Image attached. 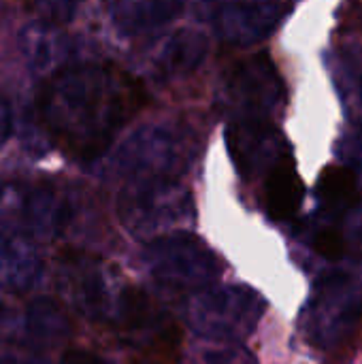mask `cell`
Instances as JSON below:
<instances>
[{
	"label": "cell",
	"mask_w": 362,
	"mask_h": 364,
	"mask_svg": "<svg viewBox=\"0 0 362 364\" xmlns=\"http://www.w3.org/2000/svg\"><path fill=\"white\" fill-rule=\"evenodd\" d=\"M339 156L348 168L354 173H362V128L352 130L339 141Z\"/></svg>",
	"instance_id": "21"
},
{
	"label": "cell",
	"mask_w": 362,
	"mask_h": 364,
	"mask_svg": "<svg viewBox=\"0 0 362 364\" xmlns=\"http://www.w3.org/2000/svg\"><path fill=\"white\" fill-rule=\"evenodd\" d=\"M226 145L243 177L267 173L286 154V141L269 119H235L226 130Z\"/></svg>",
	"instance_id": "10"
},
{
	"label": "cell",
	"mask_w": 362,
	"mask_h": 364,
	"mask_svg": "<svg viewBox=\"0 0 362 364\" xmlns=\"http://www.w3.org/2000/svg\"><path fill=\"white\" fill-rule=\"evenodd\" d=\"M117 218L128 235L147 243L188 230L196 220L194 196L179 177L126 179L117 196Z\"/></svg>",
	"instance_id": "2"
},
{
	"label": "cell",
	"mask_w": 362,
	"mask_h": 364,
	"mask_svg": "<svg viewBox=\"0 0 362 364\" xmlns=\"http://www.w3.org/2000/svg\"><path fill=\"white\" fill-rule=\"evenodd\" d=\"M70 335L68 309L49 296L30 299L19 305H0V339L4 343L45 350Z\"/></svg>",
	"instance_id": "8"
},
{
	"label": "cell",
	"mask_w": 362,
	"mask_h": 364,
	"mask_svg": "<svg viewBox=\"0 0 362 364\" xmlns=\"http://www.w3.org/2000/svg\"><path fill=\"white\" fill-rule=\"evenodd\" d=\"M145 105L139 79L115 64H66L36 98L38 122L68 156L90 162L107 154L117 132Z\"/></svg>",
	"instance_id": "1"
},
{
	"label": "cell",
	"mask_w": 362,
	"mask_h": 364,
	"mask_svg": "<svg viewBox=\"0 0 362 364\" xmlns=\"http://www.w3.org/2000/svg\"><path fill=\"white\" fill-rule=\"evenodd\" d=\"M318 196L329 209H346L356 198V173L344 166H326L318 181Z\"/></svg>",
	"instance_id": "17"
},
{
	"label": "cell",
	"mask_w": 362,
	"mask_h": 364,
	"mask_svg": "<svg viewBox=\"0 0 362 364\" xmlns=\"http://www.w3.org/2000/svg\"><path fill=\"white\" fill-rule=\"evenodd\" d=\"M19 51L34 73L53 75L68 64L73 43L62 26L36 19L21 28Z\"/></svg>",
	"instance_id": "14"
},
{
	"label": "cell",
	"mask_w": 362,
	"mask_h": 364,
	"mask_svg": "<svg viewBox=\"0 0 362 364\" xmlns=\"http://www.w3.org/2000/svg\"><path fill=\"white\" fill-rule=\"evenodd\" d=\"M143 262L158 284L181 292L205 290L222 273L220 258L209 250V245L188 230L147 241Z\"/></svg>",
	"instance_id": "4"
},
{
	"label": "cell",
	"mask_w": 362,
	"mask_h": 364,
	"mask_svg": "<svg viewBox=\"0 0 362 364\" xmlns=\"http://www.w3.org/2000/svg\"><path fill=\"white\" fill-rule=\"evenodd\" d=\"M314 250L329 262H337L346 256V239L339 230L335 228H324L316 235L314 239Z\"/></svg>",
	"instance_id": "19"
},
{
	"label": "cell",
	"mask_w": 362,
	"mask_h": 364,
	"mask_svg": "<svg viewBox=\"0 0 362 364\" xmlns=\"http://www.w3.org/2000/svg\"><path fill=\"white\" fill-rule=\"evenodd\" d=\"M13 130V117H11V109L9 102L0 96V147L6 143V139L11 136Z\"/></svg>",
	"instance_id": "23"
},
{
	"label": "cell",
	"mask_w": 362,
	"mask_h": 364,
	"mask_svg": "<svg viewBox=\"0 0 362 364\" xmlns=\"http://www.w3.org/2000/svg\"><path fill=\"white\" fill-rule=\"evenodd\" d=\"M282 17L284 6L277 0H224L209 13L215 34L233 47L265 41Z\"/></svg>",
	"instance_id": "9"
},
{
	"label": "cell",
	"mask_w": 362,
	"mask_h": 364,
	"mask_svg": "<svg viewBox=\"0 0 362 364\" xmlns=\"http://www.w3.org/2000/svg\"><path fill=\"white\" fill-rule=\"evenodd\" d=\"M198 151L196 136L173 122L137 128L113 154V171L124 179L179 177Z\"/></svg>",
	"instance_id": "3"
},
{
	"label": "cell",
	"mask_w": 362,
	"mask_h": 364,
	"mask_svg": "<svg viewBox=\"0 0 362 364\" xmlns=\"http://www.w3.org/2000/svg\"><path fill=\"white\" fill-rule=\"evenodd\" d=\"M209 41L203 32L181 28L162 38L149 53L147 70L158 81H175L194 73L207 58Z\"/></svg>",
	"instance_id": "13"
},
{
	"label": "cell",
	"mask_w": 362,
	"mask_h": 364,
	"mask_svg": "<svg viewBox=\"0 0 362 364\" xmlns=\"http://www.w3.org/2000/svg\"><path fill=\"white\" fill-rule=\"evenodd\" d=\"M73 220L70 198L53 186L30 188L19 203L21 230L34 241L58 239Z\"/></svg>",
	"instance_id": "11"
},
{
	"label": "cell",
	"mask_w": 362,
	"mask_h": 364,
	"mask_svg": "<svg viewBox=\"0 0 362 364\" xmlns=\"http://www.w3.org/2000/svg\"><path fill=\"white\" fill-rule=\"evenodd\" d=\"M85 0H30L32 11L38 19L55 26H64L75 19Z\"/></svg>",
	"instance_id": "18"
},
{
	"label": "cell",
	"mask_w": 362,
	"mask_h": 364,
	"mask_svg": "<svg viewBox=\"0 0 362 364\" xmlns=\"http://www.w3.org/2000/svg\"><path fill=\"white\" fill-rule=\"evenodd\" d=\"M0 364H51L43 350H32L15 343H0Z\"/></svg>",
	"instance_id": "20"
},
{
	"label": "cell",
	"mask_w": 362,
	"mask_h": 364,
	"mask_svg": "<svg viewBox=\"0 0 362 364\" xmlns=\"http://www.w3.org/2000/svg\"><path fill=\"white\" fill-rule=\"evenodd\" d=\"M0 196H2V186H0Z\"/></svg>",
	"instance_id": "24"
},
{
	"label": "cell",
	"mask_w": 362,
	"mask_h": 364,
	"mask_svg": "<svg viewBox=\"0 0 362 364\" xmlns=\"http://www.w3.org/2000/svg\"><path fill=\"white\" fill-rule=\"evenodd\" d=\"M258 318V296L247 288H205L194 292L186 307L188 326L213 341L239 339Z\"/></svg>",
	"instance_id": "6"
},
{
	"label": "cell",
	"mask_w": 362,
	"mask_h": 364,
	"mask_svg": "<svg viewBox=\"0 0 362 364\" xmlns=\"http://www.w3.org/2000/svg\"><path fill=\"white\" fill-rule=\"evenodd\" d=\"M58 364H111L105 356L92 352V350H83V348H75V350H66Z\"/></svg>",
	"instance_id": "22"
},
{
	"label": "cell",
	"mask_w": 362,
	"mask_h": 364,
	"mask_svg": "<svg viewBox=\"0 0 362 364\" xmlns=\"http://www.w3.org/2000/svg\"><path fill=\"white\" fill-rule=\"evenodd\" d=\"M43 277L36 241L21 228H0V288L13 294L30 292Z\"/></svg>",
	"instance_id": "12"
},
{
	"label": "cell",
	"mask_w": 362,
	"mask_h": 364,
	"mask_svg": "<svg viewBox=\"0 0 362 364\" xmlns=\"http://www.w3.org/2000/svg\"><path fill=\"white\" fill-rule=\"evenodd\" d=\"M284 81L267 53L233 64L218 90L220 107L235 119H271L284 102Z\"/></svg>",
	"instance_id": "5"
},
{
	"label": "cell",
	"mask_w": 362,
	"mask_h": 364,
	"mask_svg": "<svg viewBox=\"0 0 362 364\" xmlns=\"http://www.w3.org/2000/svg\"><path fill=\"white\" fill-rule=\"evenodd\" d=\"M303 179L297 171L294 158L284 154L265 179V205L275 222H286L297 215L303 203Z\"/></svg>",
	"instance_id": "16"
},
{
	"label": "cell",
	"mask_w": 362,
	"mask_h": 364,
	"mask_svg": "<svg viewBox=\"0 0 362 364\" xmlns=\"http://www.w3.org/2000/svg\"><path fill=\"white\" fill-rule=\"evenodd\" d=\"M60 288L77 311L96 322H113L124 290V286L115 288L100 260L85 254H68L60 262Z\"/></svg>",
	"instance_id": "7"
},
{
	"label": "cell",
	"mask_w": 362,
	"mask_h": 364,
	"mask_svg": "<svg viewBox=\"0 0 362 364\" xmlns=\"http://www.w3.org/2000/svg\"><path fill=\"white\" fill-rule=\"evenodd\" d=\"M183 0H107V13L122 36H141L171 23Z\"/></svg>",
	"instance_id": "15"
}]
</instances>
